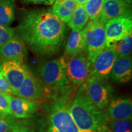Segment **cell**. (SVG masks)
Returning <instances> with one entry per match:
<instances>
[{
    "mask_svg": "<svg viewBox=\"0 0 132 132\" xmlns=\"http://www.w3.org/2000/svg\"><path fill=\"white\" fill-rule=\"evenodd\" d=\"M18 36L33 52L52 56L61 49L67 27L51 10L36 9L26 12L16 28Z\"/></svg>",
    "mask_w": 132,
    "mask_h": 132,
    "instance_id": "6da1fadb",
    "label": "cell"
},
{
    "mask_svg": "<svg viewBox=\"0 0 132 132\" xmlns=\"http://www.w3.org/2000/svg\"><path fill=\"white\" fill-rule=\"evenodd\" d=\"M70 112L76 124L82 131L102 132L109 119L107 113L98 110L92 103L82 85L70 104Z\"/></svg>",
    "mask_w": 132,
    "mask_h": 132,
    "instance_id": "7a4b0ae2",
    "label": "cell"
},
{
    "mask_svg": "<svg viewBox=\"0 0 132 132\" xmlns=\"http://www.w3.org/2000/svg\"><path fill=\"white\" fill-rule=\"evenodd\" d=\"M48 132H82L70 112V104L65 97L57 100L49 116Z\"/></svg>",
    "mask_w": 132,
    "mask_h": 132,
    "instance_id": "3957f363",
    "label": "cell"
},
{
    "mask_svg": "<svg viewBox=\"0 0 132 132\" xmlns=\"http://www.w3.org/2000/svg\"><path fill=\"white\" fill-rule=\"evenodd\" d=\"M85 26V53L92 66L95 59L106 47L105 24L97 19L89 21Z\"/></svg>",
    "mask_w": 132,
    "mask_h": 132,
    "instance_id": "277c9868",
    "label": "cell"
},
{
    "mask_svg": "<svg viewBox=\"0 0 132 132\" xmlns=\"http://www.w3.org/2000/svg\"><path fill=\"white\" fill-rule=\"evenodd\" d=\"M38 74L43 82L50 86L62 87L69 84L65 65L59 59H53L42 64Z\"/></svg>",
    "mask_w": 132,
    "mask_h": 132,
    "instance_id": "5b68a950",
    "label": "cell"
},
{
    "mask_svg": "<svg viewBox=\"0 0 132 132\" xmlns=\"http://www.w3.org/2000/svg\"><path fill=\"white\" fill-rule=\"evenodd\" d=\"M82 85L85 87L89 98L96 108L100 110H103L108 106L111 88L107 81L97 80L90 77Z\"/></svg>",
    "mask_w": 132,
    "mask_h": 132,
    "instance_id": "8992f818",
    "label": "cell"
},
{
    "mask_svg": "<svg viewBox=\"0 0 132 132\" xmlns=\"http://www.w3.org/2000/svg\"><path fill=\"white\" fill-rule=\"evenodd\" d=\"M68 80L73 85L81 86L90 77L92 65L83 53L69 59L65 66Z\"/></svg>",
    "mask_w": 132,
    "mask_h": 132,
    "instance_id": "52a82bcc",
    "label": "cell"
},
{
    "mask_svg": "<svg viewBox=\"0 0 132 132\" xmlns=\"http://www.w3.org/2000/svg\"><path fill=\"white\" fill-rule=\"evenodd\" d=\"M105 30L106 47H113L131 32V16H120L110 20L105 24Z\"/></svg>",
    "mask_w": 132,
    "mask_h": 132,
    "instance_id": "ba28073f",
    "label": "cell"
},
{
    "mask_svg": "<svg viewBox=\"0 0 132 132\" xmlns=\"http://www.w3.org/2000/svg\"><path fill=\"white\" fill-rule=\"evenodd\" d=\"M28 70L22 62L12 60H0V72L12 87L14 95H15L25 78Z\"/></svg>",
    "mask_w": 132,
    "mask_h": 132,
    "instance_id": "9c48e42d",
    "label": "cell"
},
{
    "mask_svg": "<svg viewBox=\"0 0 132 132\" xmlns=\"http://www.w3.org/2000/svg\"><path fill=\"white\" fill-rule=\"evenodd\" d=\"M117 58L118 56L113 48L105 47L92 64L90 77L107 81Z\"/></svg>",
    "mask_w": 132,
    "mask_h": 132,
    "instance_id": "30bf717a",
    "label": "cell"
},
{
    "mask_svg": "<svg viewBox=\"0 0 132 132\" xmlns=\"http://www.w3.org/2000/svg\"><path fill=\"white\" fill-rule=\"evenodd\" d=\"M44 94L45 89L43 87L40 80L28 70L25 78L16 91L15 96L32 101H37L42 98Z\"/></svg>",
    "mask_w": 132,
    "mask_h": 132,
    "instance_id": "8fae6325",
    "label": "cell"
},
{
    "mask_svg": "<svg viewBox=\"0 0 132 132\" xmlns=\"http://www.w3.org/2000/svg\"><path fill=\"white\" fill-rule=\"evenodd\" d=\"M27 54L24 41L16 34H14L7 42L0 48V57L3 60L16 61L23 63Z\"/></svg>",
    "mask_w": 132,
    "mask_h": 132,
    "instance_id": "7c38bea8",
    "label": "cell"
},
{
    "mask_svg": "<svg viewBox=\"0 0 132 132\" xmlns=\"http://www.w3.org/2000/svg\"><path fill=\"white\" fill-rule=\"evenodd\" d=\"M120 16H131V5L124 0H105L99 20L105 24L107 21Z\"/></svg>",
    "mask_w": 132,
    "mask_h": 132,
    "instance_id": "4fadbf2b",
    "label": "cell"
},
{
    "mask_svg": "<svg viewBox=\"0 0 132 132\" xmlns=\"http://www.w3.org/2000/svg\"><path fill=\"white\" fill-rule=\"evenodd\" d=\"M10 108L12 115L16 119L32 117L37 112L39 104L36 101L27 100L9 94Z\"/></svg>",
    "mask_w": 132,
    "mask_h": 132,
    "instance_id": "5bb4252c",
    "label": "cell"
},
{
    "mask_svg": "<svg viewBox=\"0 0 132 132\" xmlns=\"http://www.w3.org/2000/svg\"><path fill=\"white\" fill-rule=\"evenodd\" d=\"M86 26L80 31H72L69 35L66 43L65 52L63 56L60 59L62 64H65L69 59L78 54L85 53V33Z\"/></svg>",
    "mask_w": 132,
    "mask_h": 132,
    "instance_id": "9a60e30c",
    "label": "cell"
},
{
    "mask_svg": "<svg viewBox=\"0 0 132 132\" xmlns=\"http://www.w3.org/2000/svg\"><path fill=\"white\" fill-rule=\"evenodd\" d=\"M107 115L109 120H131L132 102L129 98H118L109 102Z\"/></svg>",
    "mask_w": 132,
    "mask_h": 132,
    "instance_id": "2e32d148",
    "label": "cell"
},
{
    "mask_svg": "<svg viewBox=\"0 0 132 132\" xmlns=\"http://www.w3.org/2000/svg\"><path fill=\"white\" fill-rule=\"evenodd\" d=\"M132 61L130 56L118 57L112 67L110 77L118 84H124L131 79Z\"/></svg>",
    "mask_w": 132,
    "mask_h": 132,
    "instance_id": "e0dca14e",
    "label": "cell"
},
{
    "mask_svg": "<svg viewBox=\"0 0 132 132\" xmlns=\"http://www.w3.org/2000/svg\"><path fill=\"white\" fill-rule=\"evenodd\" d=\"M52 7V12L65 23L70 21L77 4L74 0H55Z\"/></svg>",
    "mask_w": 132,
    "mask_h": 132,
    "instance_id": "ac0fdd59",
    "label": "cell"
},
{
    "mask_svg": "<svg viewBox=\"0 0 132 132\" xmlns=\"http://www.w3.org/2000/svg\"><path fill=\"white\" fill-rule=\"evenodd\" d=\"M14 0H0V25L9 26L15 18Z\"/></svg>",
    "mask_w": 132,
    "mask_h": 132,
    "instance_id": "d6986e66",
    "label": "cell"
},
{
    "mask_svg": "<svg viewBox=\"0 0 132 132\" xmlns=\"http://www.w3.org/2000/svg\"><path fill=\"white\" fill-rule=\"evenodd\" d=\"M89 20V16L85 6L82 5H77L68 25L72 31H80L83 29Z\"/></svg>",
    "mask_w": 132,
    "mask_h": 132,
    "instance_id": "ffe728a7",
    "label": "cell"
},
{
    "mask_svg": "<svg viewBox=\"0 0 132 132\" xmlns=\"http://www.w3.org/2000/svg\"><path fill=\"white\" fill-rule=\"evenodd\" d=\"M111 48L114 50L118 57L129 56L131 54L132 49L131 32L115 44Z\"/></svg>",
    "mask_w": 132,
    "mask_h": 132,
    "instance_id": "44dd1931",
    "label": "cell"
},
{
    "mask_svg": "<svg viewBox=\"0 0 132 132\" xmlns=\"http://www.w3.org/2000/svg\"><path fill=\"white\" fill-rule=\"evenodd\" d=\"M105 0H88L85 4V9L89 19L91 20L99 19Z\"/></svg>",
    "mask_w": 132,
    "mask_h": 132,
    "instance_id": "7402d4cb",
    "label": "cell"
},
{
    "mask_svg": "<svg viewBox=\"0 0 132 132\" xmlns=\"http://www.w3.org/2000/svg\"><path fill=\"white\" fill-rule=\"evenodd\" d=\"M111 132H132L131 120H108L105 124Z\"/></svg>",
    "mask_w": 132,
    "mask_h": 132,
    "instance_id": "603a6c76",
    "label": "cell"
},
{
    "mask_svg": "<svg viewBox=\"0 0 132 132\" xmlns=\"http://www.w3.org/2000/svg\"><path fill=\"white\" fill-rule=\"evenodd\" d=\"M18 119L12 115L0 118V132H11L21 126V122Z\"/></svg>",
    "mask_w": 132,
    "mask_h": 132,
    "instance_id": "cb8c5ba5",
    "label": "cell"
},
{
    "mask_svg": "<svg viewBox=\"0 0 132 132\" xmlns=\"http://www.w3.org/2000/svg\"><path fill=\"white\" fill-rule=\"evenodd\" d=\"M12 115L10 108L9 94L0 92V118Z\"/></svg>",
    "mask_w": 132,
    "mask_h": 132,
    "instance_id": "d4e9b609",
    "label": "cell"
},
{
    "mask_svg": "<svg viewBox=\"0 0 132 132\" xmlns=\"http://www.w3.org/2000/svg\"><path fill=\"white\" fill-rule=\"evenodd\" d=\"M14 29L9 26L0 25V48L14 36Z\"/></svg>",
    "mask_w": 132,
    "mask_h": 132,
    "instance_id": "484cf974",
    "label": "cell"
},
{
    "mask_svg": "<svg viewBox=\"0 0 132 132\" xmlns=\"http://www.w3.org/2000/svg\"><path fill=\"white\" fill-rule=\"evenodd\" d=\"M0 92L14 95L12 87L1 73L0 75Z\"/></svg>",
    "mask_w": 132,
    "mask_h": 132,
    "instance_id": "4316f807",
    "label": "cell"
},
{
    "mask_svg": "<svg viewBox=\"0 0 132 132\" xmlns=\"http://www.w3.org/2000/svg\"><path fill=\"white\" fill-rule=\"evenodd\" d=\"M26 3H31L36 4L52 5L54 3L55 0H23Z\"/></svg>",
    "mask_w": 132,
    "mask_h": 132,
    "instance_id": "83f0119b",
    "label": "cell"
},
{
    "mask_svg": "<svg viewBox=\"0 0 132 132\" xmlns=\"http://www.w3.org/2000/svg\"><path fill=\"white\" fill-rule=\"evenodd\" d=\"M11 132H36L35 130L30 127H28L21 126L19 127L15 128V129L13 130Z\"/></svg>",
    "mask_w": 132,
    "mask_h": 132,
    "instance_id": "f1b7e54d",
    "label": "cell"
},
{
    "mask_svg": "<svg viewBox=\"0 0 132 132\" xmlns=\"http://www.w3.org/2000/svg\"><path fill=\"white\" fill-rule=\"evenodd\" d=\"M74 1H75L78 4L82 5V6H84V5H85L86 4V3L87 2V1H88V0H74Z\"/></svg>",
    "mask_w": 132,
    "mask_h": 132,
    "instance_id": "f546056e",
    "label": "cell"
},
{
    "mask_svg": "<svg viewBox=\"0 0 132 132\" xmlns=\"http://www.w3.org/2000/svg\"><path fill=\"white\" fill-rule=\"evenodd\" d=\"M102 132H111V131H110V130H109L108 128H106V127L105 126V127H104L103 129V130H102Z\"/></svg>",
    "mask_w": 132,
    "mask_h": 132,
    "instance_id": "4dcf8cb0",
    "label": "cell"
},
{
    "mask_svg": "<svg viewBox=\"0 0 132 132\" xmlns=\"http://www.w3.org/2000/svg\"><path fill=\"white\" fill-rule=\"evenodd\" d=\"M124 1H125L126 3H128V4H131V3L132 0H124Z\"/></svg>",
    "mask_w": 132,
    "mask_h": 132,
    "instance_id": "1f68e13d",
    "label": "cell"
},
{
    "mask_svg": "<svg viewBox=\"0 0 132 132\" xmlns=\"http://www.w3.org/2000/svg\"><path fill=\"white\" fill-rule=\"evenodd\" d=\"M82 132H100V131H84Z\"/></svg>",
    "mask_w": 132,
    "mask_h": 132,
    "instance_id": "d6a6232c",
    "label": "cell"
},
{
    "mask_svg": "<svg viewBox=\"0 0 132 132\" xmlns=\"http://www.w3.org/2000/svg\"><path fill=\"white\" fill-rule=\"evenodd\" d=\"M0 75H1V72H0Z\"/></svg>",
    "mask_w": 132,
    "mask_h": 132,
    "instance_id": "836d02e7",
    "label": "cell"
}]
</instances>
